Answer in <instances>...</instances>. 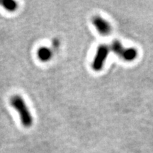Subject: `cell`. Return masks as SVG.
Returning <instances> with one entry per match:
<instances>
[{
    "label": "cell",
    "instance_id": "2",
    "mask_svg": "<svg viewBox=\"0 0 153 153\" xmlns=\"http://www.w3.org/2000/svg\"><path fill=\"white\" fill-rule=\"evenodd\" d=\"M110 51V48L106 44H101L97 48V52L92 62V68L95 71H100L104 65L107 56Z\"/></svg>",
    "mask_w": 153,
    "mask_h": 153
},
{
    "label": "cell",
    "instance_id": "1",
    "mask_svg": "<svg viewBox=\"0 0 153 153\" xmlns=\"http://www.w3.org/2000/svg\"><path fill=\"white\" fill-rule=\"evenodd\" d=\"M10 104L18 111L22 125L30 128L33 124V118L22 97L20 95H14L10 99Z\"/></svg>",
    "mask_w": 153,
    "mask_h": 153
},
{
    "label": "cell",
    "instance_id": "4",
    "mask_svg": "<svg viewBox=\"0 0 153 153\" xmlns=\"http://www.w3.org/2000/svg\"><path fill=\"white\" fill-rule=\"evenodd\" d=\"M137 51L133 48H124L120 57L126 61H133L137 57Z\"/></svg>",
    "mask_w": 153,
    "mask_h": 153
},
{
    "label": "cell",
    "instance_id": "7",
    "mask_svg": "<svg viewBox=\"0 0 153 153\" xmlns=\"http://www.w3.org/2000/svg\"><path fill=\"white\" fill-rule=\"evenodd\" d=\"M59 45H60V43H59L58 39H56V38L53 39V47L54 48V49L57 50V48L59 47Z\"/></svg>",
    "mask_w": 153,
    "mask_h": 153
},
{
    "label": "cell",
    "instance_id": "3",
    "mask_svg": "<svg viewBox=\"0 0 153 153\" xmlns=\"http://www.w3.org/2000/svg\"><path fill=\"white\" fill-rule=\"evenodd\" d=\"M91 22L99 33L102 36H108L111 31V25L105 19L99 16H93Z\"/></svg>",
    "mask_w": 153,
    "mask_h": 153
},
{
    "label": "cell",
    "instance_id": "6",
    "mask_svg": "<svg viewBox=\"0 0 153 153\" xmlns=\"http://www.w3.org/2000/svg\"><path fill=\"white\" fill-rule=\"evenodd\" d=\"M0 4L3 6L4 8L9 11H14L18 8L17 3L13 0H3L0 1Z\"/></svg>",
    "mask_w": 153,
    "mask_h": 153
},
{
    "label": "cell",
    "instance_id": "5",
    "mask_svg": "<svg viewBox=\"0 0 153 153\" xmlns=\"http://www.w3.org/2000/svg\"><path fill=\"white\" fill-rule=\"evenodd\" d=\"M52 51L48 48L41 47L38 50L37 55L38 57L43 62L48 61L52 57Z\"/></svg>",
    "mask_w": 153,
    "mask_h": 153
}]
</instances>
